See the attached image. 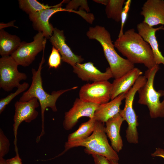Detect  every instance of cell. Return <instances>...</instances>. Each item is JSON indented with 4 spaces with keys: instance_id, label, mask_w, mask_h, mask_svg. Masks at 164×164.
<instances>
[{
    "instance_id": "obj_1",
    "label": "cell",
    "mask_w": 164,
    "mask_h": 164,
    "mask_svg": "<svg viewBox=\"0 0 164 164\" xmlns=\"http://www.w3.org/2000/svg\"><path fill=\"white\" fill-rule=\"evenodd\" d=\"M114 45L133 64H143L148 69L156 65L149 45L133 28L128 30L118 37Z\"/></svg>"
},
{
    "instance_id": "obj_2",
    "label": "cell",
    "mask_w": 164,
    "mask_h": 164,
    "mask_svg": "<svg viewBox=\"0 0 164 164\" xmlns=\"http://www.w3.org/2000/svg\"><path fill=\"white\" fill-rule=\"evenodd\" d=\"M45 48L43 50L42 57L37 70H36L34 68L32 69V77L31 86L28 90L23 93L19 101L21 102H26L33 98H36L39 101L41 107L42 130L40 135L36 138V141L37 142L40 141L41 137L45 134L44 113L46 109L50 108L53 111H57L56 102L58 98L64 93L78 87L77 86H75L69 89L54 91L50 94L44 90L43 86L41 72L43 65L45 61Z\"/></svg>"
},
{
    "instance_id": "obj_3",
    "label": "cell",
    "mask_w": 164,
    "mask_h": 164,
    "mask_svg": "<svg viewBox=\"0 0 164 164\" xmlns=\"http://www.w3.org/2000/svg\"><path fill=\"white\" fill-rule=\"evenodd\" d=\"M86 35L89 39H95L100 43L114 79L121 77L135 67L134 64L118 54L109 32L104 27L97 25L90 27Z\"/></svg>"
},
{
    "instance_id": "obj_4",
    "label": "cell",
    "mask_w": 164,
    "mask_h": 164,
    "mask_svg": "<svg viewBox=\"0 0 164 164\" xmlns=\"http://www.w3.org/2000/svg\"><path fill=\"white\" fill-rule=\"evenodd\" d=\"M105 127L104 123L96 120L94 130L90 136L79 141H67L65 144L64 151L56 157L62 155L73 148L83 146L85 147V152L89 155H99L105 157L109 161H118V155L108 142Z\"/></svg>"
},
{
    "instance_id": "obj_5",
    "label": "cell",
    "mask_w": 164,
    "mask_h": 164,
    "mask_svg": "<svg viewBox=\"0 0 164 164\" xmlns=\"http://www.w3.org/2000/svg\"><path fill=\"white\" fill-rule=\"evenodd\" d=\"M159 69V65L156 64L145 71L144 76L147 78L146 82L137 91L138 103L147 107L152 118H164V91H156L154 87L155 77Z\"/></svg>"
},
{
    "instance_id": "obj_6",
    "label": "cell",
    "mask_w": 164,
    "mask_h": 164,
    "mask_svg": "<svg viewBox=\"0 0 164 164\" xmlns=\"http://www.w3.org/2000/svg\"><path fill=\"white\" fill-rule=\"evenodd\" d=\"M147 78L144 76H140L134 85L125 94L124 108L121 110L119 114L124 121L127 123L128 127L126 131V137L130 143L137 144L138 142V134L137 127L138 125V116L133 108V103L136 93L146 83Z\"/></svg>"
},
{
    "instance_id": "obj_7",
    "label": "cell",
    "mask_w": 164,
    "mask_h": 164,
    "mask_svg": "<svg viewBox=\"0 0 164 164\" xmlns=\"http://www.w3.org/2000/svg\"><path fill=\"white\" fill-rule=\"evenodd\" d=\"M18 65L11 56L0 59V87L6 92L18 88L20 82L27 78L24 73L19 72Z\"/></svg>"
},
{
    "instance_id": "obj_8",
    "label": "cell",
    "mask_w": 164,
    "mask_h": 164,
    "mask_svg": "<svg viewBox=\"0 0 164 164\" xmlns=\"http://www.w3.org/2000/svg\"><path fill=\"white\" fill-rule=\"evenodd\" d=\"M46 38L38 32L30 43L22 42L19 47L11 56L18 65L26 67L35 60L36 55L45 47Z\"/></svg>"
},
{
    "instance_id": "obj_9",
    "label": "cell",
    "mask_w": 164,
    "mask_h": 164,
    "mask_svg": "<svg viewBox=\"0 0 164 164\" xmlns=\"http://www.w3.org/2000/svg\"><path fill=\"white\" fill-rule=\"evenodd\" d=\"M112 84L108 80L87 83L82 86L79 91V98L84 101L101 104L109 101Z\"/></svg>"
},
{
    "instance_id": "obj_10",
    "label": "cell",
    "mask_w": 164,
    "mask_h": 164,
    "mask_svg": "<svg viewBox=\"0 0 164 164\" xmlns=\"http://www.w3.org/2000/svg\"><path fill=\"white\" fill-rule=\"evenodd\" d=\"M38 99L33 98L29 101H17L15 104V113L13 117V132L15 152L18 151L17 146V135L18 128L23 121L30 123L38 116L36 108L39 106Z\"/></svg>"
},
{
    "instance_id": "obj_11",
    "label": "cell",
    "mask_w": 164,
    "mask_h": 164,
    "mask_svg": "<svg viewBox=\"0 0 164 164\" xmlns=\"http://www.w3.org/2000/svg\"><path fill=\"white\" fill-rule=\"evenodd\" d=\"M99 105L84 101L79 98H76L72 107L65 113L63 124L64 128L67 130H71L81 117L93 118L94 112Z\"/></svg>"
},
{
    "instance_id": "obj_12",
    "label": "cell",
    "mask_w": 164,
    "mask_h": 164,
    "mask_svg": "<svg viewBox=\"0 0 164 164\" xmlns=\"http://www.w3.org/2000/svg\"><path fill=\"white\" fill-rule=\"evenodd\" d=\"M65 1H63L55 7L45 9L29 15V18L32 22L34 28L38 32H42L46 39H49L53 34L54 28L50 23L49 20L53 14L60 11L73 12V11L61 8L62 4Z\"/></svg>"
},
{
    "instance_id": "obj_13",
    "label": "cell",
    "mask_w": 164,
    "mask_h": 164,
    "mask_svg": "<svg viewBox=\"0 0 164 164\" xmlns=\"http://www.w3.org/2000/svg\"><path fill=\"white\" fill-rule=\"evenodd\" d=\"M49 39L53 46L59 51L63 62L73 67L84 61L81 56L75 54L66 44L63 30L54 28L53 35Z\"/></svg>"
},
{
    "instance_id": "obj_14",
    "label": "cell",
    "mask_w": 164,
    "mask_h": 164,
    "mask_svg": "<svg viewBox=\"0 0 164 164\" xmlns=\"http://www.w3.org/2000/svg\"><path fill=\"white\" fill-rule=\"evenodd\" d=\"M73 67V72L83 81L95 82L108 80L113 77L109 67L106 69L105 72H102L91 62L83 63H77Z\"/></svg>"
},
{
    "instance_id": "obj_15",
    "label": "cell",
    "mask_w": 164,
    "mask_h": 164,
    "mask_svg": "<svg viewBox=\"0 0 164 164\" xmlns=\"http://www.w3.org/2000/svg\"><path fill=\"white\" fill-rule=\"evenodd\" d=\"M140 14L143 22L149 26L164 25V0H147L143 4Z\"/></svg>"
},
{
    "instance_id": "obj_16",
    "label": "cell",
    "mask_w": 164,
    "mask_h": 164,
    "mask_svg": "<svg viewBox=\"0 0 164 164\" xmlns=\"http://www.w3.org/2000/svg\"><path fill=\"white\" fill-rule=\"evenodd\" d=\"M138 33L144 40L149 45L152 49L155 61L156 64H162L164 65V56L160 51L155 33L157 31L164 30V27L162 26L157 28L151 27L143 22L137 24Z\"/></svg>"
},
{
    "instance_id": "obj_17",
    "label": "cell",
    "mask_w": 164,
    "mask_h": 164,
    "mask_svg": "<svg viewBox=\"0 0 164 164\" xmlns=\"http://www.w3.org/2000/svg\"><path fill=\"white\" fill-rule=\"evenodd\" d=\"M142 74L139 69L135 67L121 77L114 79L112 83L111 100L121 94L127 92Z\"/></svg>"
},
{
    "instance_id": "obj_18",
    "label": "cell",
    "mask_w": 164,
    "mask_h": 164,
    "mask_svg": "<svg viewBox=\"0 0 164 164\" xmlns=\"http://www.w3.org/2000/svg\"><path fill=\"white\" fill-rule=\"evenodd\" d=\"M125 94H121L110 101L99 104L94 114V118L103 123L119 113L120 106L125 99Z\"/></svg>"
},
{
    "instance_id": "obj_19",
    "label": "cell",
    "mask_w": 164,
    "mask_h": 164,
    "mask_svg": "<svg viewBox=\"0 0 164 164\" xmlns=\"http://www.w3.org/2000/svg\"><path fill=\"white\" fill-rule=\"evenodd\" d=\"M124 120L119 113L109 119L106 123L105 131L111 142V147L117 152L121 150L123 141L120 132Z\"/></svg>"
},
{
    "instance_id": "obj_20",
    "label": "cell",
    "mask_w": 164,
    "mask_h": 164,
    "mask_svg": "<svg viewBox=\"0 0 164 164\" xmlns=\"http://www.w3.org/2000/svg\"><path fill=\"white\" fill-rule=\"evenodd\" d=\"M20 38L10 34L3 29L0 30V54L2 57L11 55L21 43Z\"/></svg>"
},
{
    "instance_id": "obj_21",
    "label": "cell",
    "mask_w": 164,
    "mask_h": 164,
    "mask_svg": "<svg viewBox=\"0 0 164 164\" xmlns=\"http://www.w3.org/2000/svg\"><path fill=\"white\" fill-rule=\"evenodd\" d=\"M96 122L94 118H90L87 121L81 124L77 130L68 135L67 141H79L90 136L94 130Z\"/></svg>"
},
{
    "instance_id": "obj_22",
    "label": "cell",
    "mask_w": 164,
    "mask_h": 164,
    "mask_svg": "<svg viewBox=\"0 0 164 164\" xmlns=\"http://www.w3.org/2000/svg\"><path fill=\"white\" fill-rule=\"evenodd\" d=\"M125 2V0H108L105 10L107 17L116 22L121 21Z\"/></svg>"
},
{
    "instance_id": "obj_23",
    "label": "cell",
    "mask_w": 164,
    "mask_h": 164,
    "mask_svg": "<svg viewBox=\"0 0 164 164\" xmlns=\"http://www.w3.org/2000/svg\"><path fill=\"white\" fill-rule=\"evenodd\" d=\"M18 2L20 8L29 15L55 7L57 5V4L50 6L41 3L36 0H19Z\"/></svg>"
},
{
    "instance_id": "obj_24",
    "label": "cell",
    "mask_w": 164,
    "mask_h": 164,
    "mask_svg": "<svg viewBox=\"0 0 164 164\" xmlns=\"http://www.w3.org/2000/svg\"><path fill=\"white\" fill-rule=\"evenodd\" d=\"M29 86L28 83L27 82H24L20 84L15 92L11 93L4 98H1L0 100V114H1L3 111L6 106L15 97L25 91L29 87Z\"/></svg>"
},
{
    "instance_id": "obj_25",
    "label": "cell",
    "mask_w": 164,
    "mask_h": 164,
    "mask_svg": "<svg viewBox=\"0 0 164 164\" xmlns=\"http://www.w3.org/2000/svg\"><path fill=\"white\" fill-rule=\"evenodd\" d=\"M61 56L59 51L53 46L48 60L49 68H57L61 65Z\"/></svg>"
},
{
    "instance_id": "obj_26",
    "label": "cell",
    "mask_w": 164,
    "mask_h": 164,
    "mask_svg": "<svg viewBox=\"0 0 164 164\" xmlns=\"http://www.w3.org/2000/svg\"><path fill=\"white\" fill-rule=\"evenodd\" d=\"M9 141L2 129H0V158H3L9 151Z\"/></svg>"
},
{
    "instance_id": "obj_27",
    "label": "cell",
    "mask_w": 164,
    "mask_h": 164,
    "mask_svg": "<svg viewBox=\"0 0 164 164\" xmlns=\"http://www.w3.org/2000/svg\"><path fill=\"white\" fill-rule=\"evenodd\" d=\"M81 6L80 10L83 9L86 10L87 12L90 11V9L87 0H75L70 1L66 6V9L68 10L74 11V9H77L78 7Z\"/></svg>"
},
{
    "instance_id": "obj_28",
    "label": "cell",
    "mask_w": 164,
    "mask_h": 164,
    "mask_svg": "<svg viewBox=\"0 0 164 164\" xmlns=\"http://www.w3.org/2000/svg\"><path fill=\"white\" fill-rule=\"evenodd\" d=\"M131 3V0H128L125 2L121 15V27L118 37L121 36L124 34L123 32V28L127 20Z\"/></svg>"
},
{
    "instance_id": "obj_29",
    "label": "cell",
    "mask_w": 164,
    "mask_h": 164,
    "mask_svg": "<svg viewBox=\"0 0 164 164\" xmlns=\"http://www.w3.org/2000/svg\"><path fill=\"white\" fill-rule=\"evenodd\" d=\"M94 164H109V161L105 157L98 155H92Z\"/></svg>"
},
{
    "instance_id": "obj_30",
    "label": "cell",
    "mask_w": 164,
    "mask_h": 164,
    "mask_svg": "<svg viewBox=\"0 0 164 164\" xmlns=\"http://www.w3.org/2000/svg\"><path fill=\"white\" fill-rule=\"evenodd\" d=\"M15 153L16 155L14 157L6 160L7 164H22L18 152Z\"/></svg>"
},
{
    "instance_id": "obj_31",
    "label": "cell",
    "mask_w": 164,
    "mask_h": 164,
    "mask_svg": "<svg viewBox=\"0 0 164 164\" xmlns=\"http://www.w3.org/2000/svg\"><path fill=\"white\" fill-rule=\"evenodd\" d=\"M151 155L153 157H159L164 159V149L159 148H156Z\"/></svg>"
},
{
    "instance_id": "obj_32",
    "label": "cell",
    "mask_w": 164,
    "mask_h": 164,
    "mask_svg": "<svg viewBox=\"0 0 164 164\" xmlns=\"http://www.w3.org/2000/svg\"><path fill=\"white\" fill-rule=\"evenodd\" d=\"M108 0H94L93 1L98 3L102 4L105 5H107Z\"/></svg>"
},
{
    "instance_id": "obj_33",
    "label": "cell",
    "mask_w": 164,
    "mask_h": 164,
    "mask_svg": "<svg viewBox=\"0 0 164 164\" xmlns=\"http://www.w3.org/2000/svg\"><path fill=\"white\" fill-rule=\"evenodd\" d=\"M0 164H7L6 160L3 158H0Z\"/></svg>"
},
{
    "instance_id": "obj_34",
    "label": "cell",
    "mask_w": 164,
    "mask_h": 164,
    "mask_svg": "<svg viewBox=\"0 0 164 164\" xmlns=\"http://www.w3.org/2000/svg\"><path fill=\"white\" fill-rule=\"evenodd\" d=\"M109 164H119L118 163V161L114 160L109 161Z\"/></svg>"
}]
</instances>
